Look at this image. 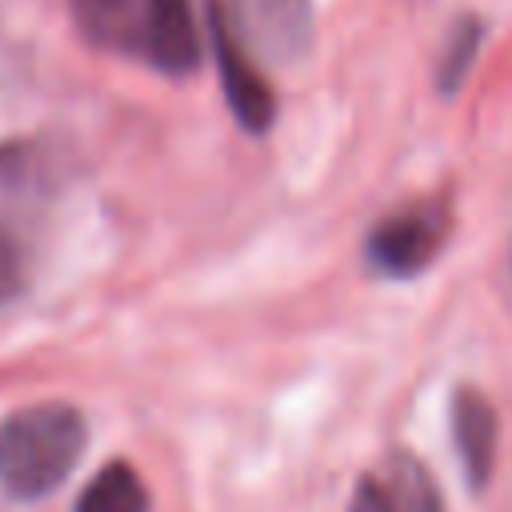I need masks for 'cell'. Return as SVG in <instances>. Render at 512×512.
Segmentation results:
<instances>
[{
  "label": "cell",
  "instance_id": "obj_1",
  "mask_svg": "<svg viewBox=\"0 0 512 512\" xmlns=\"http://www.w3.org/2000/svg\"><path fill=\"white\" fill-rule=\"evenodd\" d=\"M88 424L72 404H28L0 420V488L16 500L56 492L80 464Z\"/></svg>",
  "mask_w": 512,
  "mask_h": 512
},
{
  "label": "cell",
  "instance_id": "obj_2",
  "mask_svg": "<svg viewBox=\"0 0 512 512\" xmlns=\"http://www.w3.org/2000/svg\"><path fill=\"white\" fill-rule=\"evenodd\" d=\"M448 232H452L448 200L424 196L388 212L372 228L364 252H368V264L384 276H416L440 256V248L448 244Z\"/></svg>",
  "mask_w": 512,
  "mask_h": 512
},
{
  "label": "cell",
  "instance_id": "obj_3",
  "mask_svg": "<svg viewBox=\"0 0 512 512\" xmlns=\"http://www.w3.org/2000/svg\"><path fill=\"white\" fill-rule=\"evenodd\" d=\"M204 32H208V48H212V60H216V72H220V88H224V100H228L232 116L252 136L268 132L272 120H276V96H272V88H268V80L260 72V60L236 36V28H232V20H228L220 0H208Z\"/></svg>",
  "mask_w": 512,
  "mask_h": 512
},
{
  "label": "cell",
  "instance_id": "obj_4",
  "mask_svg": "<svg viewBox=\"0 0 512 512\" xmlns=\"http://www.w3.org/2000/svg\"><path fill=\"white\" fill-rule=\"evenodd\" d=\"M224 12L256 60L292 64L312 44V0H228Z\"/></svg>",
  "mask_w": 512,
  "mask_h": 512
},
{
  "label": "cell",
  "instance_id": "obj_5",
  "mask_svg": "<svg viewBox=\"0 0 512 512\" xmlns=\"http://www.w3.org/2000/svg\"><path fill=\"white\" fill-rule=\"evenodd\" d=\"M200 52L204 40L188 0H144V64L164 76H188L196 72Z\"/></svg>",
  "mask_w": 512,
  "mask_h": 512
},
{
  "label": "cell",
  "instance_id": "obj_6",
  "mask_svg": "<svg viewBox=\"0 0 512 512\" xmlns=\"http://www.w3.org/2000/svg\"><path fill=\"white\" fill-rule=\"evenodd\" d=\"M348 512H444V508L420 460L396 452L384 476H360Z\"/></svg>",
  "mask_w": 512,
  "mask_h": 512
},
{
  "label": "cell",
  "instance_id": "obj_7",
  "mask_svg": "<svg viewBox=\"0 0 512 512\" xmlns=\"http://www.w3.org/2000/svg\"><path fill=\"white\" fill-rule=\"evenodd\" d=\"M452 440H456V452H460V464L472 488H484L496 464L500 424H496V408L476 388H460L452 396Z\"/></svg>",
  "mask_w": 512,
  "mask_h": 512
},
{
  "label": "cell",
  "instance_id": "obj_8",
  "mask_svg": "<svg viewBox=\"0 0 512 512\" xmlns=\"http://www.w3.org/2000/svg\"><path fill=\"white\" fill-rule=\"evenodd\" d=\"M80 36L104 52L136 56L144 52V0H68Z\"/></svg>",
  "mask_w": 512,
  "mask_h": 512
},
{
  "label": "cell",
  "instance_id": "obj_9",
  "mask_svg": "<svg viewBox=\"0 0 512 512\" xmlns=\"http://www.w3.org/2000/svg\"><path fill=\"white\" fill-rule=\"evenodd\" d=\"M76 512H148V488L132 464H104L76 500Z\"/></svg>",
  "mask_w": 512,
  "mask_h": 512
},
{
  "label": "cell",
  "instance_id": "obj_10",
  "mask_svg": "<svg viewBox=\"0 0 512 512\" xmlns=\"http://www.w3.org/2000/svg\"><path fill=\"white\" fill-rule=\"evenodd\" d=\"M480 40H484V24L476 16H460L444 52H440V60H436V88L444 96H452L468 80V72L476 64V52H480Z\"/></svg>",
  "mask_w": 512,
  "mask_h": 512
},
{
  "label": "cell",
  "instance_id": "obj_11",
  "mask_svg": "<svg viewBox=\"0 0 512 512\" xmlns=\"http://www.w3.org/2000/svg\"><path fill=\"white\" fill-rule=\"evenodd\" d=\"M28 284V272H24V256H20V244L0 228V300H12L20 296Z\"/></svg>",
  "mask_w": 512,
  "mask_h": 512
}]
</instances>
